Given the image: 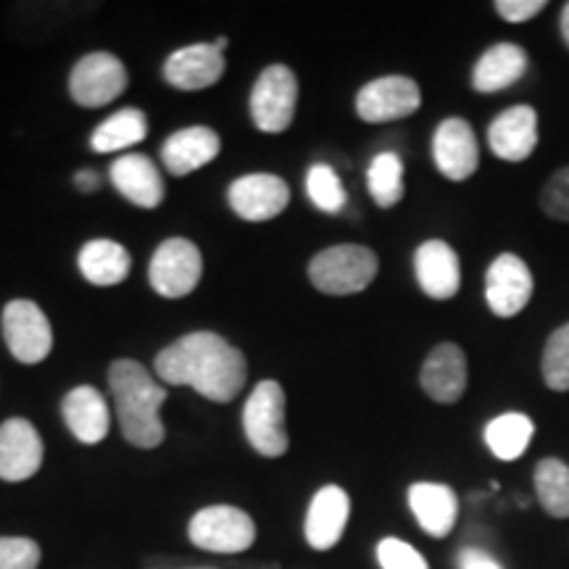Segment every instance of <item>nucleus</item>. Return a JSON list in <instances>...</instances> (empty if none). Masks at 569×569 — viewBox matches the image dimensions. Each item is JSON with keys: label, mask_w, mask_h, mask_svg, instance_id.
Returning <instances> with one entry per match:
<instances>
[{"label": "nucleus", "mask_w": 569, "mask_h": 569, "mask_svg": "<svg viewBox=\"0 0 569 569\" xmlns=\"http://www.w3.org/2000/svg\"><path fill=\"white\" fill-rule=\"evenodd\" d=\"M532 298V272L517 253L496 256L486 274V301L496 317H517Z\"/></svg>", "instance_id": "nucleus-12"}, {"label": "nucleus", "mask_w": 569, "mask_h": 569, "mask_svg": "<svg viewBox=\"0 0 569 569\" xmlns=\"http://www.w3.org/2000/svg\"><path fill=\"white\" fill-rule=\"evenodd\" d=\"M227 69L224 53L213 42H198V46L180 48L163 63V80L172 88L193 92L211 88L222 80Z\"/></svg>", "instance_id": "nucleus-17"}, {"label": "nucleus", "mask_w": 569, "mask_h": 569, "mask_svg": "<svg viewBox=\"0 0 569 569\" xmlns=\"http://www.w3.org/2000/svg\"><path fill=\"white\" fill-rule=\"evenodd\" d=\"M219 148H222V142L211 127H188V130L174 132L163 142L161 161L169 174L184 177L217 159Z\"/></svg>", "instance_id": "nucleus-24"}, {"label": "nucleus", "mask_w": 569, "mask_h": 569, "mask_svg": "<svg viewBox=\"0 0 569 569\" xmlns=\"http://www.w3.org/2000/svg\"><path fill=\"white\" fill-rule=\"evenodd\" d=\"M148 134V119L140 109H122L106 119L101 127L92 132L90 146L96 153H117L124 148L138 146Z\"/></svg>", "instance_id": "nucleus-27"}, {"label": "nucleus", "mask_w": 569, "mask_h": 569, "mask_svg": "<svg viewBox=\"0 0 569 569\" xmlns=\"http://www.w3.org/2000/svg\"><path fill=\"white\" fill-rule=\"evenodd\" d=\"M109 390L127 443L138 448L161 446L163 438H167L161 422V407L167 401V390L153 380L151 372L140 361H113L109 367Z\"/></svg>", "instance_id": "nucleus-2"}, {"label": "nucleus", "mask_w": 569, "mask_h": 569, "mask_svg": "<svg viewBox=\"0 0 569 569\" xmlns=\"http://www.w3.org/2000/svg\"><path fill=\"white\" fill-rule=\"evenodd\" d=\"M532 486L540 509L553 519L569 517V467L557 457H546L536 465Z\"/></svg>", "instance_id": "nucleus-28"}, {"label": "nucleus", "mask_w": 569, "mask_h": 569, "mask_svg": "<svg viewBox=\"0 0 569 569\" xmlns=\"http://www.w3.org/2000/svg\"><path fill=\"white\" fill-rule=\"evenodd\" d=\"M488 146L501 161H528L538 148V111L519 103L498 113L488 127Z\"/></svg>", "instance_id": "nucleus-15"}, {"label": "nucleus", "mask_w": 569, "mask_h": 569, "mask_svg": "<svg viewBox=\"0 0 569 569\" xmlns=\"http://www.w3.org/2000/svg\"><path fill=\"white\" fill-rule=\"evenodd\" d=\"M367 188L380 209H393L403 198V161L398 153H377L367 169Z\"/></svg>", "instance_id": "nucleus-29"}, {"label": "nucleus", "mask_w": 569, "mask_h": 569, "mask_svg": "<svg viewBox=\"0 0 569 569\" xmlns=\"http://www.w3.org/2000/svg\"><path fill=\"white\" fill-rule=\"evenodd\" d=\"M227 201L246 222H267L288 209L290 188L277 174H246L230 184Z\"/></svg>", "instance_id": "nucleus-14"}, {"label": "nucleus", "mask_w": 569, "mask_h": 569, "mask_svg": "<svg viewBox=\"0 0 569 569\" xmlns=\"http://www.w3.org/2000/svg\"><path fill=\"white\" fill-rule=\"evenodd\" d=\"M422 106V90L411 77L388 74L367 82L356 96V113L367 124H386L407 119Z\"/></svg>", "instance_id": "nucleus-9"}, {"label": "nucleus", "mask_w": 569, "mask_h": 569, "mask_svg": "<svg viewBox=\"0 0 569 569\" xmlns=\"http://www.w3.org/2000/svg\"><path fill=\"white\" fill-rule=\"evenodd\" d=\"M530 67L528 51L517 42H498L480 56L472 69V88L482 96H493V92L509 90L525 77Z\"/></svg>", "instance_id": "nucleus-22"}, {"label": "nucleus", "mask_w": 569, "mask_h": 569, "mask_svg": "<svg viewBox=\"0 0 569 569\" xmlns=\"http://www.w3.org/2000/svg\"><path fill=\"white\" fill-rule=\"evenodd\" d=\"M559 30H561V40L569 48V3L561 9V19H559Z\"/></svg>", "instance_id": "nucleus-38"}, {"label": "nucleus", "mask_w": 569, "mask_h": 569, "mask_svg": "<svg viewBox=\"0 0 569 569\" xmlns=\"http://www.w3.org/2000/svg\"><path fill=\"white\" fill-rule=\"evenodd\" d=\"M459 569H503L482 549H465L459 553Z\"/></svg>", "instance_id": "nucleus-36"}, {"label": "nucleus", "mask_w": 569, "mask_h": 569, "mask_svg": "<svg viewBox=\"0 0 569 569\" xmlns=\"http://www.w3.org/2000/svg\"><path fill=\"white\" fill-rule=\"evenodd\" d=\"M3 338L11 356L21 365H40L53 348L51 322L38 303L24 301V298L6 303Z\"/></svg>", "instance_id": "nucleus-10"}, {"label": "nucleus", "mask_w": 569, "mask_h": 569, "mask_svg": "<svg viewBox=\"0 0 569 569\" xmlns=\"http://www.w3.org/2000/svg\"><path fill=\"white\" fill-rule=\"evenodd\" d=\"M42 438L24 417H11L0 425V480L24 482L42 467Z\"/></svg>", "instance_id": "nucleus-13"}, {"label": "nucleus", "mask_w": 569, "mask_h": 569, "mask_svg": "<svg viewBox=\"0 0 569 569\" xmlns=\"http://www.w3.org/2000/svg\"><path fill=\"white\" fill-rule=\"evenodd\" d=\"M196 569H206V567H196Z\"/></svg>", "instance_id": "nucleus-40"}, {"label": "nucleus", "mask_w": 569, "mask_h": 569, "mask_svg": "<svg viewBox=\"0 0 569 569\" xmlns=\"http://www.w3.org/2000/svg\"><path fill=\"white\" fill-rule=\"evenodd\" d=\"M111 182L127 201L140 209H156L163 201V180L156 163L142 153L119 156L111 163Z\"/></svg>", "instance_id": "nucleus-23"}, {"label": "nucleus", "mask_w": 569, "mask_h": 569, "mask_svg": "<svg viewBox=\"0 0 569 569\" xmlns=\"http://www.w3.org/2000/svg\"><path fill=\"white\" fill-rule=\"evenodd\" d=\"M203 274V256L188 238H169L156 248L148 277L163 298H184L198 288Z\"/></svg>", "instance_id": "nucleus-8"}, {"label": "nucleus", "mask_w": 569, "mask_h": 569, "mask_svg": "<svg viewBox=\"0 0 569 569\" xmlns=\"http://www.w3.org/2000/svg\"><path fill=\"white\" fill-rule=\"evenodd\" d=\"M380 272V259L367 246H332L309 261V280L319 293L353 296L367 290Z\"/></svg>", "instance_id": "nucleus-3"}, {"label": "nucleus", "mask_w": 569, "mask_h": 569, "mask_svg": "<svg viewBox=\"0 0 569 569\" xmlns=\"http://www.w3.org/2000/svg\"><path fill=\"white\" fill-rule=\"evenodd\" d=\"M532 432H536V425L528 415L507 411V415L490 419L482 436H486V446L496 459L517 461L530 448Z\"/></svg>", "instance_id": "nucleus-26"}, {"label": "nucleus", "mask_w": 569, "mask_h": 569, "mask_svg": "<svg viewBox=\"0 0 569 569\" xmlns=\"http://www.w3.org/2000/svg\"><path fill=\"white\" fill-rule=\"evenodd\" d=\"M127 67L109 51H92L74 63L69 77L71 101L84 109H101L127 90Z\"/></svg>", "instance_id": "nucleus-7"}, {"label": "nucleus", "mask_w": 569, "mask_h": 569, "mask_svg": "<svg viewBox=\"0 0 569 569\" xmlns=\"http://www.w3.org/2000/svg\"><path fill=\"white\" fill-rule=\"evenodd\" d=\"M540 211L553 222H569V167H561L546 180L540 190Z\"/></svg>", "instance_id": "nucleus-32"}, {"label": "nucleus", "mask_w": 569, "mask_h": 569, "mask_svg": "<svg viewBox=\"0 0 569 569\" xmlns=\"http://www.w3.org/2000/svg\"><path fill=\"white\" fill-rule=\"evenodd\" d=\"M77 264H80V272L90 284L111 288V284L124 282L130 277L132 259L122 243L98 238L82 246Z\"/></svg>", "instance_id": "nucleus-25"}, {"label": "nucleus", "mask_w": 569, "mask_h": 569, "mask_svg": "<svg viewBox=\"0 0 569 569\" xmlns=\"http://www.w3.org/2000/svg\"><path fill=\"white\" fill-rule=\"evenodd\" d=\"M493 9L509 24H525L546 9V0H496Z\"/></svg>", "instance_id": "nucleus-35"}, {"label": "nucleus", "mask_w": 569, "mask_h": 569, "mask_svg": "<svg viewBox=\"0 0 569 569\" xmlns=\"http://www.w3.org/2000/svg\"><path fill=\"white\" fill-rule=\"evenodd\" d=\"M243 430L256 453L277 459L288 453L290 438L284 427V390L280 382H259L243 407Z\"/></svg>", "instance_id": "nucleus-4"}, {"label": "nucleus", "mask_w": 569, "mask_h": 569, "mask_svg": "<svg viewBox=\"0 0 569 569\" xmlns=\"http://www.w3.org/2000/svg\"><path fill=\"white\" fill-rule=\"evenodd\" d=\"M377 561L382 569H430L422 553L401 538H382L377 543Z\"/></svg>", "instance_id": "nucleus-33"}, {"label": "nucleus", "mask_w": 569, "mask_h": 569, "mask_svg": "<svg viewBox=\"0 0 569 569\" xmlns=\"http://www.w3.org/2000/svg\"><path fill=\"white\" fill-rule=\"evenodd\" d=\"M432 161L451 182H465L478 172L480 146L472 124L461 117H448L432 134Z\"/></svg>", "instance_id": "nucleus-11"}, {"label": "nucleus", "mask_w": 569, "mask_h": 569, "mask_svg": "<svg viewBox=\"0 0 569 569\" xmlns=\"http://www.w3.org/2000/svg\"><path fill=\"white\" fill-rule=\"evenodd\" d=\"M415 274L419 288L436 301H448L461 288L459 256L446 240H425L415 253Z\"/></svg>", "instance_id": "nucleus-19"}, {"label": "nucleus", "mask_w": 569, "mask_h": 569, "mask_svg": "<svg viewBox=\"0 0 569 569\" xmlns=\"http://www.w3.org/2000/svg\"><path fill=\"white\" fill-rule=\"evenodd\" d=\"M213 46H217L219 48V51H227V46H230V40H227V38H217V40H213Z\"/></svg>", "instance_id": "nucleus-39"}, {"label": "nucleus", "mask_w": 569, "mask_h": 569, "mask_svg": "<svg viewBox=\"0 0 569 569\" xmlns=\"http://www.w3.org/2000/svg\"><path fill=\"white\" fill-rule=\"evenodd\" d=\"M188 536L193 546L211 553H243L253 546L256 525L243 509L217 503L190 519Z\"/></svg>", "instance_id": "nucleus-5"}, {"label": "nucleus", "mask_w": 569, "mask_h": 569, "mask_svg": "<svg viewBox=\"0 0 569 569\" xmlns=\"http://www.w3.org/2000/svg\"><path fill=\"white\" fill-rule=\"evenodd\" d=\"M61 415L71 436L84 446L101 443L111 430L109 403H106V398L90 386L69 390L61 401Z\"/></svg>", "instance_id": "nucleus-20"}, {"label": "nucleus", "mask_w": 569, "mask_h": 569, "mask_svg": "<svg viewBox=\"0 0 569 569\" xmlns=\"http://www.w3.org/2000/svg\"><path fill=\"white\" fill-rule=\"evenodd\" d=\"M409 509L430 538H446L457 528L459 498L443 482H415L409 488Z\"/></svg>", "instance_id": "nucleus-21"}, {"label": "nucleus", "mask_w": 569, "mask_h": 569, "mask_svg": "<svg viewBox=\"0 0 569 569\" xmlns=\"http://www.w3.org/2000/svg\"><path fill=\"white\" fill-rule=\"evenodd\" d=\"M467 353L457 343H438L419 369V386L436 403H457L467 390Z\"/></svg>", "instance_id": "nucleus-16"}, {"label": "nucleus", "mask_w": 569, "mask_h": 569, "mask_svg": "<svg viewBox=\"0 0 569 569\" xmlns=\"http://www.w3.org/2000/svg\"><path fill=\"white\" fill-rule=\"evenodd\" d=\"M74 184L82 193H96L101 188V177H98V172H92V169H82V172L74 174Z\"/></svg>", "instance_id": "nucleus-37"}, {"label": "nucleus", "mask_w": 569, "mask_h": 569, "mask_svg": "<svg viewBox=\"0 0 569 569\" xmlns=\"http://www.w3.org/2000/svg\"><path fill=\"white\" fill-rule=\"evenodd\" d=\"M156 375L167 386H188L217 403H230L246 388L248 365L240 348L201 330L174 340L156 356Z\"/></svg>", "instance_id": "nucleus-1"}, {"label": "nucleus", "mask_w": 569, "mask_h": 569, "mask_svg": "<svg viewBox=\"0 0 569 569\" xmlns=\"http://www.w3.org/2000/svg\"><path fill=\"white\" fill-rule=\"evenodd\" d=\"M348 517H351V498L340 486H325L311 498L306 511V543L315 551L336 549L343 538Z\"/></svg>", "instance_id": "nucleus-18"}, {"label": "nucleus", "mask_w": 569, "mask_h": 569, "mask_svg": "<svg viewBox=\"0 0 569 569\" xmlns=\"http://www.w3.org/2000/svg\"><path fill=\"white\" fill-rule=\"evenodd\" d=\"M298 106V80L293 69L267 67L251 90V117L261 132L280 134L293 124Z\"/></svg>", "instance_id": "nucleus-6"}, {"label": "nucleus", "mask_w": 569, "mask_h": 569, "mask_svg": "<svg viewBox=\"0 0 569 569\" xmlns=\"http://www.w3.org/2000/svg\"><path fill=\"white\" fill-rule=\"evenodd\" d=\"M40 546L32 538H0V569H38Z\"/></svg>", "instance_id": "nucleus-34"}, {"label": "nucleus", "mask_w": 569, "mask_h": 569, "mask_svg": "<svg viewBox=\"0 0 569 569\" xmlns=\"http://www.w3.org/2000/svg\"><path fill=\"white\" fill-rule=\"evenodd\" d=\"M540 375H543L546 388L553 393H567L569 390V322L557 327L551 338L546 340Z\"/></svg>", "instance_id": "nucleus-30"}, {"label": "nucleus", "mask_w": 569, "mask_h": 569, "mask_svg": "<svg viewBox=\"0 0 569 569\" xmlns=\"http://www.w3.org/2000/svg\"><path fill=\"white\" fill-rule=\"evenodd\" d=\"M306 193L325 213H340L346 206V188L330 163H315L306 174Z\"/></svg>", "instance_id": "nucleus-31"}]
</instances>
